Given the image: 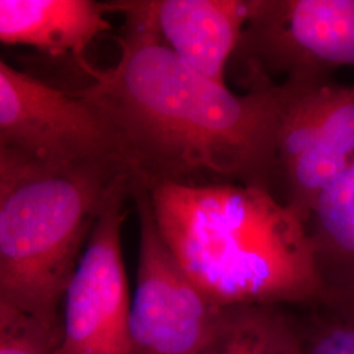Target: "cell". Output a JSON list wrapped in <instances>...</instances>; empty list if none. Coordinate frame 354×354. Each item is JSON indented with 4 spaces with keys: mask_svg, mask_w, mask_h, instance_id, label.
<instances>
[{
    "mask_svg": "<svg viewBox=\"0 0 354 354\" xmlns=\"http://www.w3.org/2000/svg\"><path fill=\"white\" fill-rule=\"evenodd\" d=\"M104 7L124 16L120 57L91 71L79 92L112 122L134 177L146 185L238 183L276 194L277 83L254 82L235 93L169 50L138 0Z\"/></svg>",
    "mask_w": 354,
    "mask_h": 354,
    "instance_id": "6da1fadb",
    "label": "cell"
},
{
    "mask_svg": "<svg viewBox=\"0 0 354 354\" xmlns=\"http://www.w3.org/2000/svg\"><path fill=\"white\" fill-rule=\"evenodd\" d=\"M147 187L162 238L213 304H315L323 281L307 225L274 193L238 183Z\"/></svg>",
    "mask_w": 354,
    "mask_h": 354,
    "instance_id": "7a4b0ae2",
    "label": "cell"
},
{
    "mask_svg": "<svg viewBox=\"0 0 354 354\" xmlns=\"http://www.w3.org/2000/svg\"><path fill=\"white\" fill-rule=\"evenodd\" d=\"M127 175L117 165L50 167L0 152V304L64 327L59 304L82 248Z\"/></svg>",
    "mask_w": 354,
    "mask_h": 354,
    "instance_id": "3957f363",
    "label": "cell"
},
{
    "mask_svg": "<svg viewBox=\"0 0 354 354\" xmlns=\"http://www.w3.org/2000/svg\"><path fill=\"white\" fill-rule=\"evenodd\" d=\"M0 152L50 167L117 165L134 175L102 109L0 61Z\"/></svg>",
    "mask_w": 354,
    "mask_h": 354,
    "instance_id": "277c9868",
    "label": "cell"
},
{
    "mask_svg": "<svg viewBox=\"0 0 354 354\" xmlns=\"http://www.w3.org/2000/svg\"><path fill=\"white\" fill-rule=\"evenodd\" d=\"M276 88V194L307 225L320 193L354 163V86L304 76L281 80Z\"/></svg>",
    "mask_w": 354,
    "mask_h": 354,
    "instance_id": "5b68a950",
    "label": "cell"
},
{
    "mask_svg": "<svg viewBox=\"0 0 354 354\" xmlns=\"http://www.w3.org/2000/svg\"><path fill=\"white\" fill-rule=\"evenodd\" d=\"M234 58L245 86L354 67V0H251Z\"/></svg>",
    "mask_w": 354,
    "mask_h": 354,
    "instance_id": "8992f818",
    "label": "cell"
},
{
    "mask_svg": "<svg viewBox=\"0 0 354 354\" xmlns=\"http://www.w3.org/2000/svg\"><path fill=\"white\" fill-rule=\"evenodd\" d=\"M130 198L140 219L137 286L129 320L133 354H198L222 307L178 264L156 225L149 187L137 177Z\"/></svg>",
    "mask_w": 354,
    "mask_h": 354,
    "instance_id": "52a82bcc",
    "label": "cell"
},
{
    "mask_svg": "<svg viewBox=\"0 0 354 354\" xmlns=\"http://www.w3.org/2000/svg\"><path fill=\"white\" fill-rule=\"evenodd\" d=\"M133 175L122 177L102 206L64 294V336L57 354H133L122 256L125 203Z\"/></svg>",
    "mask_w": 354,
    "mask_h": 354,
    "instance_id": "ba28073f",
    "label": "cell"
},
{
    "mask_svg": "<svg viewBox=\"0 0 354 354\" xmlns=\"http://www.w3.org/2000/svg\"><path fill=\"white\" fill-rule=\"evenodd\" d=\"M152 29L177 57L216 83L248 21L251 0H138Z\"/></svg>",
    "mask_w": 354,
    "mask_h": 354,
    "instance_id": "9c48e42d",
    "label": "cell"
},
{
    "mask_svg": "<svg viewBox=\"0 0 354 354\" xmlns=\"http://www.w3.org/2000/svg\"><path fill=\"white\" fill-rule=\"evenodd\" d=\"M106 13L93 0H0V41L53 57L80 55L112 29Z\"/></svg>",
    "mask_w": 354,
    "mask_h": 354,
    "instance_id": "30bf717a",
    "label": "cell"
},
{
    "mask_svg": "<svg viewBox=\"0 0 354 354\" xmlns=\"http://www.w3.org/2000/svg\"><path fill=\"white\" fill-rule=\"evenodd\" d=\"M307 230L323 288L354 281V163L320 193Z\"/></svg>",
    "mask_w": 354,
    "mask_h": 354,
    "instance_id": "8fae6325",
    "label": "cell"
},
{
    "mask_svg": "<svg viewBox=\"0 0 354 354\" xmlns=\"http://www.w3.org/2000/svg\"><path fill=\"white\" fill-rule=\"evenodd\" d=\"M198 354H304L302 335L279 306L222 307Z\"/></svg>",
    "mask_w": 354,
    "mask_h": 354,
    "instance_id": "7c38bea8",
    "label": "cell"
},
{
    "mask_svg": "<svg viewBox=\"0 0 354 354\" xmlns=\"http://www.w3.org/2000/svg\"><path fill=\"white\" fill-rule=\"evenodd\" d=\"M64 327L0 304V354H57Z\"/></svg>",
    "mask_w": 354,
    "mask_h": 354,
    "instance_id": "4fadbf2b",
    "label": "cell"
},
{
    "mask_svg": "<svg viewBox=\"0 0 354 354\" xmlns=\"http://www.w3.org/2000/svg\"><path fill=\"white\" fill-rule=\"evenodd\" d=\"M302 342L304 354H354V324L329 317L319 319L302 335Z\"/></svg>",
    "mask_w": 354,
    "mask_h": 354,
    "instance_id": "5bb4252c",
    "label": "cell"
},
{
    "mask_svg": "<svg viewBox=\"0 0 354 354\" xmlns=\"http://www.w3.org/2000/svg\"><path fill=\"white\" fill-rule=\"evenodd\" d=\"M315 304L324 308L327 317L354 324V281L323 288Z\"/></svg>",
    "mask_w": 354,
    "mask_h": 354,
    "instance_id": "9a60e30c",
    "label": "cell"
}]
</instances>
